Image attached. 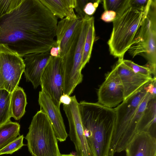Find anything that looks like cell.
I'll return each mask as SVG.
<instances>
[{
	"mask_svg": "<svg viewBox=\"0 0 156 156\" xmlns=\"http://www.w3.org/2000/svg\"><path fill=\"white\" fill-rule=\"evenodd\" d=\"M57 24V18L40 0H23L0 17V43L22 57L49 52L56 42Z\"/></svg>",
	"mask_w": 156,
	"mask_h": 156,
	"instance_id": "obj_1",
	"label": "cell"
},
{
	"mask_svg": "<svg viewBox=\"0 0 156 156\" xmlns=\"http://www.w3.org/2000/svg\"><path fill=\"white\" fill-rule=\"evenodd\" d=\"M63 70L61 58L51 56L42 75L40 85L43 91L60 108L63 94Z\"/></svg>",
	"mask_w": 156,
	"mask_h": 156,
	"instance_id": "obj_9",
	"label": "cell"
},
{
	"mask_svg": "<svg viewBox=\"0 0 156 156\" xmlns=\"http://www.w3.org/2000/svg\"><path fill=\"white\" fill-rule=\"evenodd\" d=\"M79 107L84 133L93 156H109L116 120L114 109L85 101L79 103Z\"/></svg>",
	"mask_w": 156,
	"mask_h": 156,
	"instance_id": "obj_2",
	"label": "cell"
},
{
	"mask_svg": "<svg viewBox=\"0 0 156 156\" xmlns=\"http://www.w3.org/2000/svg\"><path fill=\"white\" fill-rule=\"evenodd\" d=\"M49 52L51 55L52 57H59L60 49L59 46L56 43V42L55 45L51 48Z\"/></svg>",
	"mask_w": 156,
	"mask_h": 156,
	"instance_id": "obj_30",
	"label": "cell"
},
{
	"mask_svg": "<svg viewBox=\"0 0 156 156\" xmlns=\"http://www.w3.org/2000/svg\"><path fill=\"white\" fill-rule=\"evenodd\" d=\"M156 97H151L140 121L138 133L147 132L156 136Z\"/></svg>",
	"mask_w": 156,
	"mask_h": 156,
	"instance_id": "obj_18",
	"label": "cell"
},
{
	"mask_svg": "<svg viewBox=\"0 0 156 156\" xmlns=\"http://www.w3.org/2000/svg\"><path fill=\"white\" fill-rule=\"evenodd\" d=\"M152 95L147 91L133 115L127 129L122 142L121 152L125 149L133 137L138 133L139 123L146 108L148 102Z\"/></svg>",
	"mask_w": 156,
	"mask_h": 156,
	"instance_id": "obj_17",
	"label": "cell"
},
{
	"mask_svg": "<svg viewBox=\"0 0 156 156\" xmlns=\"http://www.w3.org/2000/svg\"><path fill=\"white\" fill-rule=\"evenodd\" d=\"M98 103L111 108L124 100L123 88L115 65L107 74L105 80L98 89Z\"/></svg>",
	"mask_w": 156,
	"mask_h": 156,
	"instance_id": "obj_10",
	"label": "cell"
},
{
	"mask_svg": "<svg viewBox=\"0 0 156 156\" xmlns=\"http://www.w3.org/2000/svg\"><path fill=\"white\" fill-rule=\"evenodd\" d=\"M25 139L32 156H60L57 140L46 114L40 110L34 116Z\"/></svg>",
	"mask_w": 156,
	"mask_h": 156,
	"instance_id": "obj_4",
	"label": "cell"
},
{
	"mask_svg": "<svg viewBox=\"0 0 156 156\" xmlns=\"http://www.w3.org/2000/svg\"><path fill=\"white\" fill-rule=\"evenodd\" d=\"M51 57L49 52L31 53L23 57L26 80L31 83L34 89L40 85L42 75Z\"/></svg>",
	"mask_w": 156,
	"mask_h": 156,
	"instance_id": "obj_14",
	"label": "cell"
},
{
	"mask_svg": "<svg viewBox=\"0 0 156 156\" xmlns=\"http://www.w3.org/2000/svg\"><path fill=\"white\" fill-rule=\"evenodd\" d=\"M24 137L23 135L19 136L0 150V155L3 154H12L25 145L23 144Z\"/></svg>",
	"mask_w": 156,
	"mask_h": 156,
	"instance_id": "obj_23",
	"label": "cell"
},
{
	"mask_svg": "<svg viewBox=\"0 0 156 156\" xmlns=\"http://www.w3.org/2000/svg\"><path fill=\"white\" fill-rule=\"evenodd\" d=\"M123 63L134 72L148 76H152V72L148 68L138 65L131 60H122Z\"/></svg>",
	"mask_w": 156,
	"mask_h": 156,
	"instance_id": "obj_25",
	"label": "cell"
},
{
	"mask_svg": "<svg viewBox=\"0 0 156 156\" xmlns=\"http://www.w3.org/2000/svg\"><path fill=\"white\" fill-rule=\"evenodd\" d=\"M102 1L105 10L113 11L117 13L122 9L127 0H105Z\"/></svg>",
	"mask_w": 156,
	"mask_h": 156,
	"instance_id": "obj_26",
	"label": "cell"
},
{
	"mask_svg": "<svg viewBox=\"0 0 156 156\" xmlns=\"http://www.w3.org/2000/svg\"><path fill=\"white\" fill-rule=\"evenodd\" d=\"M23 0H0V17L9 13L22 3Z\"/></svg>",
	"mask_w": 156,
	"mask_h": 156,
	"instance_id": "obj_24",
	"label": "cell"
},
{
	"mask_svg": "<svg viewBox=\"0 0 156 156\" xmlns=\"http://www.w3.org/2000/svg\"><path fill=\"white\" fill-rule=\"evenodd\" d=\"M128 0L123 8L116 14L108 44L110 54L123 58L125 53L133 44L136 34L146 17L151 2L145 9L131 6Z\"/></svg>",
	"mask_w": 156,
	"mask_h": 156,
	"instance_id": "obj_3",
	"label": "cell"
},
{
	"mask_svg": "<svg viewBox=\"0 0 156 156\" xmlns=\"http://www.w3.org/2000/svg\"><path fill=\"white\" fill-rule=\"evenodd\" d=\"M123 59L119 58L115 65L123 88L124 100L151 81L153 78L134 72L123 63Z\"/></svg>",
	"mask_w": 156,
	"mask_h": 156,
	"instance_id": "obj_13",
	"label": "cell"
},
{
	"mask_svg": "<svg viewBox=\"0 0 156 156\" xmlns=\"http://www.w3.org/2000/svg\"><path fill=\"white\" fill-rule=\"evenodd\" d=\"M65 17L58 23L56 30V43L60 49L59 57L62 58L68 52L81 30L83 19Z\"/></svg>",
	"mask_w": 156,
	"mask_h": 156,
	"instance_id": "obj_11",
	"label": "cell"
},
{
	"mask_svg": "<svg viewBox=\"0 0 156 156\" xmlns=\"http://www.w3.org/2000/svg\"><path fill=\"white\" fill-rule=\"evenodd\" d=\"M45 6L57 18L61 20L64 17L69 19L77 17L74 13L76 0H40Z\"/></svg>",
	"mask_w": 156,
	"mask_h": 156,
	"instance_id": "obj_16",
	"label": "cell"
},
{
	"mask_svg": "<svg viewBox=\"0 0 156 156\" xmlns=\"http://www.w3.org/2000/svg\"><path fill=\"white\" fill-rule=\"evenodd\" d=\"M101 1V0L95 1L93 3L89 2V1L83 7V11L84 14L91 16L95 13L99 2Z\"/></svg>",
	"mask_w": 156,
	"mask_h": 156,
	"instance_id": "obj_27",
	"label": "cell"
},
{
	"mask_svg": "<svg viewBox=\"0 0 156 156\" xmlns=\"http://www.w3.org/2000/svg\"><path fill=\"white\" fill-rule=\"evenodd\" d=\"M11 94L0 89V126L10 120V100Z\"/></svg>",
	"mask_w": 156,
	"mask_h": 156,
	"instance_id": "obj_22",
	"label": "cell"
},
{
	"mask_svg": "<svg viewBox=\"0 0 156 156\" xmlns=\"http://www.w3.org/2000/svg\"><path fill=\"white\" fill-rule=\"evenodd\" d=\"M150 0H129V3L131 6L140 9H145Z\"/></svg>",
	"mask_w": 156,
	"mask_h": 156,
	"instance_id": "obj_29",
	"label": "cell"
},
{
	"mask_svg": "<svg viewBox=\"0 0 156 156\" xmlns=\"http://www.w3.org/2000/svg\"><path fill=\"white\" fill-rule=\"evenodd\" d=\"M25 66L22 57L0 43V89L11 94L18 86Z\"/></svg>",
	"mask_w": 156,
	"mask_h": 156,
	"instance_id": "obj_7",
	"label": "cell"
},
{
	"mask_svg": "<svg viewBox=\"0 0 156 156\" xmlns=\"http://www.w3.org/2000/svg\"><path fill=\"white\" fill-rule=\"evenodd\" d=\"M27 104L26 94L23 88L18 86L11 94L10 105L11 117L16 120L20 119L25 113Z\"/></svg>",
	"mask_w": 156,
	"mask_h": 156,
	"instance_id": "obj_19",
	"label": "cell"
},
{
	"mask_svg": "<svg viewBox=\"0 0 156 156\" xmlns=\"http://www.w3.org/2000/svg\"><path fill=\"white\" fill-rule=\"evenodd\" d=\"M20 125L10 120L0 126V150L20 135Z\"/></svg>",
	"mask_w": 156,
	"mask_h": 156,
	"instance_id": "obj_20",
	"label": "cell"
},
{
	"mask_svg": "<svg viewBox=\"0 0 156 156\" xmlns=\"http://www.w3.org/2000/svg\"><path fill=\"white\" fill-rule=\"evenodd\" d=\"M40 110L47 115L51 123L57 140L65 141L68 136L66 132L60 108L43 90L39 92L38 99Z\"/></svg>",
	"mask_w": 156,
	"mask_h": 156,
	"instance_id": "obj_12",
	"label": "cell"
},
{
	"mask_svg": "<svg viewBox=\"0 0 156 156\" xmlns=\"http://www.w3.org/2000/svg\"><path fill=\"white\" fill-rule=\"evenodd\" d=\"M126 156H156V138L150 133L136 134L126 148Z\"/></svg>",
	"mask_w": 156,
	"mask_h": 156,
	"instance_id": "obj_15",
	"label": "cell"
},
{
	"mask_svg": "<svg viewBox=\"0 0 156 156\" xmlns=\"http://www.w3.org/2000/svg\"><path fill=\"white\" fill-rule=\"evenodd\" d=\"M68 105H63L69 127V136L79 156H93L88 145L84 130L79 107L75 95L71 97Z\"/></svg>",
	"mask_w": 156,
	"mask_h": 156,
	"instance_id": "obj_8",
	"label": "cell"
},
{
	"mask_svg": "<svg viewBox=\"0 0 156 156\" xmlns=\"http://www.w3.org/2000/svg\"><path fill=\"white\" fill-rule=\"evenodd\" d=\"M71 101V97L66 94H63L60 98V102L63 105H68L70 104Z\"/></svg>",
	"mask_w": 156,
	"mask_h": 156,
	"instance_id": "obj_31",
	"label": "cell"
},
{
	"mask_svg": "<svg viewBox=\"0 0 156 156\" xmlns=\"http://www.w3.org/2000/svg\"><path fill=\"white\" fill-rule=\"evenodd\" d=\"M150 82L114 108L116 117L111 139L109 156H113L115 153L121 152L125 133L136 109L146 94L147 86Z\"/></svg>",
	"mask_w": 156,
	"mask_h": 156,
	"instance_id": "obj_6",
	"label": "cell"
},
{
	"mask_svg": "<svg viewBox=\"0 0 156 156\" xmlns=\"http://www.w3.org/2000/svg\"><path fill=\"white\" fill-rule=\"evenodd\" d=\"M60 156H79L78 155H73L72 154H61Z\"/></svg>",
	"mask_w": 156,
	"mask_h": 156,
	"instance_id": "obj_32",
	"label": "cell"
},
{
	"mask_svg": "<svg viewBox=\"0 0 156 156\" xmlns=\"http://www.w3.org/2000/svg\"><path fill=\"white\" fill-rule=\"evenodd\" d=\"M94 22V17L91 16L84 45L82 61V69L89 62L91 57L95 38Z\"/></svg>",
	"mask_w": 156,
	"mask_h": 156,
	"instance_id": "obj_21",
	"label": "cell"
},
{
	"mask_svg": "<svg viewBox=\"0 0 156 156\" xmlns=\"http://www.w3.org/2000/svg\"><path fill=\"white\" fill-rule=\"evenodd\" d=\"M116 16L115 12L111 10H105L102 14L101 19L106 22H113Z\"/></svg>",
	"mask_w": 156,
	"mask_h": 156,
	"instance_id": "obj_28",
	"label": "cell"
},
{
	"mask_svg": "<svg viewBox=\"0 0 156 156\" xmlns=\"http://www.w3.org/2000/svg\"><path fill=\"white\" fill-rule=\"evenodd\" d=\"M91 16L86 15L80 33L68 52L62 58L63 75V94L70 96L81 83L83 75L82 61L84 44Z\"/></svg>",
	"mask_w": 156,
	"mask_h": 156,
	"instance_id": "obj_5",
	"label": "cell"
}]
</instances>
